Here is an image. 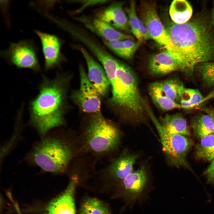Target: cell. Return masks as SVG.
Wrapping results in <instances>:
<instances>
[{
  "label": "cell",
  "instance_id": "1",
  "mask_svg": "<svg viewBox=\"0 0 214 214\" xmlns=\"http://www.w3.org/2000/svg\"><path fill=\"white\" fill-rule=\"evenodd\" d=\"M169 21L165 27L169 38L166 50L180 71L192 73L195 67L214 58V36L206 24L196 20L182 24Z\"/></svg>",
  "mask_w": 214,
  "mask_h": 214
},
{
  "label": "cell",
  "instance_id": "2",
  "mask_svg": "<svg viewBox=\"0 0 214 214\" xmlns=\"http://www.w3.org/2000/svg\"><path fill=\"white\" fill-rule=\"evenodd\" d=\"M42 77L38 93L29 105V123L41 137L65 124L67 81L60 74L52 79Z\"/></svg>",
  "mask_w": 214,
  "mask_h": 214
},
{
  "label": "cell",
  "instance_id": "3",
  "mask_svg": "<svg viewBox=\"0 0 214 214\" xmlns=\"http://www.w3.org/2000/svg\"><path fill=\"white\" fill-rule=\"evenodd\" d=\"M73 156L72 144L66 136L52 130L34 144L25 160L44 171L58 174L67 169Z\"/></svg>",
  "mask_w": 214,
  "mask_h": 214
},
{
  "label": "cell",
  "instance_id": "4",
  "mask_svg": "<svg viewBox=\"0 0 214 214\" xmlns=\"http://www.w3.org/2000/svg\"><path fill=\"white\" fill-rule=\"evenodd\" d=\"M109 81L112 103L123 111L124 116L129 121L143 122L148 114L147 104L141 95L133 70L119 61L115 74Z\"/></svg>",
  "mask_w": 214,
  "mask_h": 214
},
{
  "label": "cell",
  "instance_id": "5",
  "mask_svg": "<svg viewBox=\"0 0 214 214\" xmlns=\"http://www.w3.org/2000/svg\"><path fill=\"white\" fill-rule=\"evenodd\" d=\"M83 135L84 145L88 150L103 154L111 152L117 147L121 133L116 126L100 114L93 116Z\"/></svg>",
  "mask_w": 214,
  "mask_h": 214
},
{
  "label": "cell",
  "instance_id": "6",
  "mask_svg": "<svg viewBox=\"0 0 214 214\" xmlns=\"http://www.w3.org/2000/svg\"><path fill=\"white\" fill-rule=\"evenodd\" d=\"M148 113L157 130L169 164L176 167L182 166L192 171L186 158L192 145L191 141L185 136L167 132L150 109Z\"/></svg>",
  "mask_w": 214,
  "mask_h": 214
},
{
  "label": "cell",
  "instance_id": "7",
  "mask_svg": "<svg viewBox=\"0 0 214 214\" xmlns=\"http://www.w3.org/2000/svg\"><path fill=\"white\" fill-rule=\"evenodd\" d=\"M38 51L33 40H23L10 43L6 49L1 51L0 55L10 64L19 68L30 69L37 72L41 70Z\"/></svg>",
  "mask_w": 214,
  "mask_h": 214
},
{
  "label": "cell",
  "instance_id": "8",
  "mask_svg": "<svg viewBox=\"0 0 214 214\" xmlns=\"http://www.w3.org/2000/svg\"><path fill=\"white\" fill-rule=\"evenodd\" d=\"M52 21L72 37L81 42L101 62L103 67L116 62L117 60L81 27L66 19L54 17Z\"/></svg>",
  "mask_w": 214,
  "mask_h": 214
},
{
  "label": "cell",
  "instance_id": "9",
  "mask_svg": "<svg viewBox=\"0 0 214 214\" xmlns=\"http://www.w3.org/2000/svg\"><path fill=\"white\" fill-rule=\"evenodd\" d=\"M139 10L140 18L151 38L166 49L169 44V37L158 14L156 3L154 1H142Z\"/></svg>",
  "mask_w": 214,
  "mask_h": 214
},
{
  "label": "cell",
  "instance_id": "10",
  "mask_svg": "<svg viewBox=\"0 0 214 214\" xmlns=\"http://www.w3.org/2000/svg\"><path fill=\"white\" fill-rule=\"evenodd\" d=\"M79 73V87L73 93V99L83 112L94 115L101 114V96L89 81L81 65Z\"/></svg>",
  "mask_w": 214,
  "mask_h": 214
},
{
  "label": "cell",
  "instance_id": "11",
  "mask_svg": "<svg viewBox=\"0 0 214 214\" xmlns=\"http://www.w3.org/2000/svg\"><path fill=\"white\" fill-rule=\"evenodd\" d=\"M122 181L124 195L129 202L133 203L142 198L148 185L149 177L145 166L142 165Z\"/></svg>",
  "mask_w": 214,
  "mask_h": 214
},
{
  "label": "cell",
  "instance_id": "12",
  "mask_svg": "<svg viewBox=\"0 0 214 214\" xmlns=\"http://www.w3.org/2000/svg\"><path fill=\"white\" fill-rule=\"evenodd\" d=\"M41 44L46 71L59 67L63 60L61 52L62 41L57 36L35 30Z\"/></svg>",
  "mask_w": 214,
  "mask_h": 214
},
{
  "label": "cell",
  "instance_id": "13",
  "mask_svg": "<svg viewBox=\"0 0 214 214\" xmlns=\"http://www.w3.org/2000/svg\"><path fill=\"white\" fill-rule=\"evenodd\" d=\"M77 48L86 61L88 68L87 76L89 81L101 97L106 96L111 86L103 67L94 59L84 48L79 45Z\"/></svg>",
  "mask_w": 214,
  "mask_h": 214
},
{
  "label": "cell",
  "instance_id": "14",
  "mask_svg": "<svg viewBox=\"0 0 214 214\" xmlns=\"http://www.w3.org/2000/svg\"><path fill=\"white\" fill-rule=\"evenodd\" d=\"M78 178L73 176L64 192L48 205L46 214H75L74 194Z\"/></svg>",
  "mask_w": 214,
  "mask_h": 214
},
{
  "label": "cell",
  "instance_id": "15",
  "mask_svg": "<svg viewBox=\"0 0 214 214\" xmlns=\"http://www.w3.org/2000/svg\"><path fill=\"white\" fill-rule=\"evenodd\" d=\"M123 3L114 2L97 15V18L117 30L129 32L130 30L128 18L123 8Z\"/></svg>",
  "mask_w": 214,
  "mask_h": 214
},
{
  "label": "cell",
  "instance_id": "16",
  "mask_svg": "<svg viewBox=\"0 0 214 214\" xmlns=\"http://www.w3.org/2000/svg\"><path fill=\"white\" fill-rule=\"evenodd\" d=\"M148 69L150 74L154 76L164 75L174 71H180L178 63L166 50L150 57Z\"/></svg>",
  "mask_w": 214,
  "mask_h": 214
},
{
  "label": "cell",
  "instance_id": "17",
  "mask_svg": "<svg viewBox=\"0 0 214 214\" xmlns=\"http://www.w3.org/2000/svg\"><path fill=\"white\" fill-rule=\"evenodd\" d=\"M80 19L88 29L105 40H124L133 39V37L130 35L118 31L107 23L97 18L90 22L88 20L83 18Z\"/></svg>",
  "mask_w": 214,
  "mask_h": 214
},
{
  "label": "cell",
  "instance_id": "18",
  "mask_svg": "<svg viewBox=\"0 0 214 214\" xmlns=\"http://www.w3.org/2000/svg\"><path fill=\"white\" fill-rule=\"evenodd\" d=\"M138 157L136 154L122 155L111 162L106 171L113 178L122 180L132 172L133 165Z\"/></svg>",
  "mask_w": 214,
  "mask_h": 214
},
{
  "label": "cell",
  "instance_id": "19",
  "mask_svg": "<svg viewBox=\"0 0 214 214\" xmlns=\"http://www.w3.org/2000/svg\"><path fill=\"white\" fill-rule=\"evenodd\" d=\"M125 11L128 16L131 31L138 40L141 43L151 39L150 35L143 23L139 18L136 9V2L131 1Z\"/></svg>",
  "mask_w": 214,
  "mask_h": 214
},
{
  "label": "cell",
  "instance_id": "20",
  "mask_svg": "<svg viewBox=\"0 0 214 214\" xmlns=\"http://www.w3.org/2000/svg\"><path fill=\"white\" fill-rule=\"evenodd\" d=\"M160 121L164 129L169 133L185 136L190 134L187 121L180 114H166L160 118Z\"/></svg>",
  "mask_w": 214,
  "mask_h": 214
},
{
  "label": "cell",
  "instance_id": "21",
  "mask_svg": "<svg viewBox=\"0 0 214 214\" xmlns=\"http://www.w3.org/2000/svg\"><path fill=\"white\" fill-rule=\"evenodd\" d=\"M150 95L154 102L161 110L167 111L182 108L179 103L168 98L164 93L160 82L151 83L149 87Z\"/></svg>",
  "mask_w": 214,
  "mask_h": 214
},
{
  "label": "cell",
  "instance_id": "22",
  "mask_svg": "<svg viewBox=\"0 0 214 214\" xmlns=\"http://www.w3.org/2000/svg\"><path fill=\"white\" fill-rule=\"evenodd\" d=\"M193 13L190 4L185 0H175L171 3L169 10L172 21L177 24H182L188 21Z\"/></svg>",
  "mask_w": 214,
  "mask_h": 214
},
{
  "label": "cell",
  "instance_id": "23",
  "mask_svg": "<svg viewBox=\"0 0 214 214\" xmlns=\"http://www.w3.org/2000/svg\"><path fill=\"white\" fill-rule=\"evenodd\" d=\"M191 127L195 135L200 139L214 133L213 119L207 114L195 117L192 121Z\"/></svg>",
  "mask_w": 214,
  "mask_h": 214
},
{
  "label": "cell",
  "instance_id": "24",
  "mask_svg": "<svg viewBox=\"0 0 214 214\" xmlns=\"http://www.w3.org/2000/svg\"><path fill=\"white\" fill-rule=\"evenodd\" d=\"M204 99L203 96L198 89L184 87L180 96L179 104L182 108L190 109L200 104Z\"/></svg>",
  "mask_w": 214,
  "mask_h": 214
},
{
  "label": "cell",
  "instance_id": "25",
  "mask_svg": "<svg viewBox=\"0 0 214 214\" xmlns=\"http://www.w3.org/2000/svg\"><path fill=\"white\" fill-rule=\"evenodd\" d=\"M195 153L198 157L204 160L212 161L214 159V134L201 138L196 146Z\"/></svg>",
  "mask_w": 214,
  "mask_h": 214
},
{
  "label": "cell",
  "instance_id": "26",
  "mask_svg": "<svg viewBox=\"0 0 214 214\" xmlns=\"http://www.w3.org/2000/svg\"><path fill=\"white\" fill-rule=\"evenodd\" d=\"M161 88L165 95L171 100L177 103L184 87L180 82L174 79H168L160 82Z\"/></svg>",
  "mask_w": 214,
  "mask_h": 214
},
{
  "label": "cell",
  "instance_id": "27",
  "mask_svg": "<svg viewBox=\"0 0 214 214\" xmlns=\"http://www.w3.org/2000/svg\"><path fill=\"white\" fill-rule=\"evenodd\" d=\"M79 214H110V213L107 207L100 201L95 198H89L82 204Z\"/></svg>",
  "mask_w": 214,
  "mask_h": 214
},
{
  "label": "cell",
  "instance_id": "28",
  "mask_svg": "<svg viewBox=\"0 0 214 214\" xmlns=\"http://www.w3.org/2000/svg\"><path fill=\"white\" fill-rule=\"evenodd\" d=\"M196 67L204 83L209 86H214V62H204Z\"/></svg>",
  "mask_w": 214,
  "mask_h": 214
},
{
  "label": "cell",
  "instance_id": "29",
  "mask_svg": "<svg viewBox=\"0 0 214 214\" xmlns=\"http://www.w3.org/2000/svg\"><path fill=\"white\" fill-rule=\"evenodd\" d=\"M104 44L119 56L125 59H130L125 46L123 40L107 41L103 39Z\"/></svg>",
  "mask_w": 214,
  "mask_h": 214
},
{
  "label": "cell",
  "instance_id": "30",
  "mask_svg": "<svg viewBox=\"0 0 214 214\" xmlns=\"http://www.w3.org/2000/svg\"><path fill=\"white\" fill-rule=\"evenodd\" d=\"M123 42L130 59L132 57L141 43L139 41L135 42L131 39L124 40Z\"/></svg>",
  "mask_w": 214,
  "mask_h": 214
},
{
  "label": "cell",
  "instance_id": "31",
  "mask_svg": "<svg viewBox=\"0 0 214 214\" xmlns=\"http://www.w3.org/2000/svg\"><path fill=\"white\" fill-rule=\"evenodd\" d=\"M9 1H1V6L3 15L4 16L6 23L8 27L10 26V17L9 13Z\"/></svg>",
  "mask_w": 214,
  "mask_h": 214
},
{
  "label": "cell",
  "instance_id": "32",
  "mask_svg": "<svg viewBox=\"0 0 214 214\" xmlns=\"http://www.w3.org/2000/svg\"><path fill=\"white\" fill-rule=\"evenodd\" d=\"M203 174L207 183L214 184V159L205 170Z\"/></svg>",
  "mask_w": 214,
  "mask_h": 214
},
{
  "label": "cell",
  "instance_id": "33",
  "mask_svg": "<svg viewBox=\"0 0 214 214\" xmlns=\"http://www.w3.org/2000/svg\"><path fill=\"white\" fill-rule=\"evenodd\" d=\"M210 23L212 25L214 26V6L212 12Z\"/></svg>",
  "mask_w": 214,
  "mask_h": 214
},
{
  "label": "cell",
  "instance_id": "34",
  "mask_svg": "<svg viewBox=\"0 0 214 214\" xmlns=\"http://www.w3.org/2000/svg\"><path fill=\"white\" fill-rule=\"evenodd\" d=\"M207 114L210 115L212 118L214 124V111H208Z\"/></svg>",
  "mask_w": 214,
  "mask_h": 214
},
{
  "label": "cell",
  "instance_id": "35",
  "mask_svg": "<svg viewBox=\"0 0 214 214\" xmlns=\"http://www.w3.org/2000/svg\"><path fill=\"white\" fill-rule=\"evenodd\" d=\"M15 207L16 208V209H17V211L18 213V214H21V213H20V211L19 209L18 208V206H17V205H16Z\"/></svg>",
  "mask_w": 214,
  "mask_h": 214
}]
</instances>
